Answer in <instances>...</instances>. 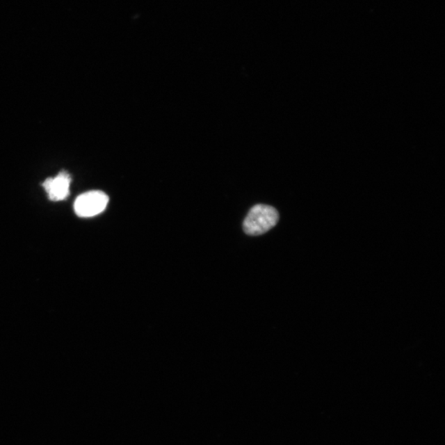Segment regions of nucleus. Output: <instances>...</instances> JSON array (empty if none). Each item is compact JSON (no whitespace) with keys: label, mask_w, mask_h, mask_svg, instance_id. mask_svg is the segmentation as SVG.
<instances>
[{"label":"nucleus","mask_w":445,"mask_h":445,"mask_svg":"<svg viewBox=\"0 0 445 445\" xmlns=\"http://www.w3.org/2000/svg\"><path fill=\"white\" fill-rule=\"evenodd\" d=\"M70 182L71 177L69 173L62 171L54 178H47L42 185L49 198L53 202H60L68 197Z\"/></svg>","instance_id":"nucleus-3"},{"label":"nucleus","mask_w":445,"mask_h":445,"mask_svg":"<svg viewBox=\"0 0 445 445\" xmlns=\"http://www.w3.org/2000/svg\"><path fill=\"white\" fill-rule=\"evenodd\" d=\"M109 198L101 191H92L80 195L74 202V211L82 218H89L99 215L105 211Z\"/></svg>","instance_id":"nucleus-2"},{"label":"nucleus","mask_w":445,"mask_h":445,"mask_svg":"<svg viewBox=\"0 0 445 445\" xmlns=\"http://www.w3.org/2000/svg\"><path fill=\"white\" fill-rule=\"evenodd\" d=\"M279 221V213L273 207L257 204L243 222L244 232L251 236L264 234L274 228Z\"/></svg>","instance_id":"nucleus-1"}]
</instances>
